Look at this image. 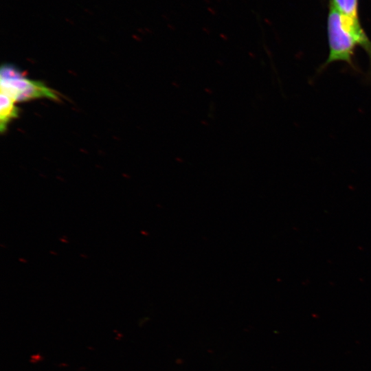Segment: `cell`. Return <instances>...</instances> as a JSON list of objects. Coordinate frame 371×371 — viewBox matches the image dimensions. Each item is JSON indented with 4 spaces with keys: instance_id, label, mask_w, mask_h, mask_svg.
I'll list each match as a JSON object with an SVG mask.
<instances>
[{
    "instance_id": "cell-1",
    "label": "cell",
    "mask_w": 371,
    "mask_h": 371,
    "mask_svg": "<svg viewBox=\"0 0 371 371\" xmlns=\"http://www.w3.org/2000/svg\"><path fill=\"white\" fill-rule=\"evenodd\" d=\"M326 27L329 52L320 70L335 62H344L356 70L353 58L357 47L367 54L371 68V41L359 16H350L341 12L329 0Z\"/></svg>"
},
{
    "instance_id": "cell-4",
    "label": "cell",
    "mask_w": 371,
    "mask_h": 371,
    "mask_svg": "<svg viewBox=\"0 0 371 371\" xmlns=\"http://www.w3.org/2000/svg\"><path fill=\"white\" fill-rule=\"evenodd\" d=\"M342 13L353 16H359V0H330Z\"/></svg>"
},
{
    "instance_id": "cell-5",
    "label": "cell",
    "mask_w": 371,
    "mask_h": 371,
    "mask_svg": "<svg viewBox=\"0 0 371 371\" xmlns=\"http://www.w3.org/2000/svg\"><path fill=\"white\" fill-rule=\"evenodd\" d=\"M207 10H208L210 12H211L212 14H216L215 10H213L212 9H211V8H208Z\"/></svg>"
},
{
    "instance_id": "cell-2",
    "label": "cell",
    "mask_w": 371,
    "mask_h": 371,
    "mask_svg": "<svg viewBox=\"0 0 371 371\" xmlns=\"http://www.w3.org/2000/svg\"><path fill=\"white\" fill-rule=\"evenodd\" d=\"M1 91L10 95L16 102L36 98L58 100L56 92L41 81L28 79L16 67L3 65L1 68Z\"/></svg>"
},
{
    "instance_id": "cell-3",
    "label": "cell",
    "mask_w": 371,
    "mask_h": 371,
    "mask_svg": "<svg viewBox=\"0 0 371 371\" xmlns=\"http://www.w3.org/2000/svg\"><path fill=\"white\" fill-rule=\"evenodd\" d=\"M16 102L8 94L1 91L0 106V129L4 132L10 122L18 117L19 109L16 106Z\"/></svg>"
}]
</instances>
